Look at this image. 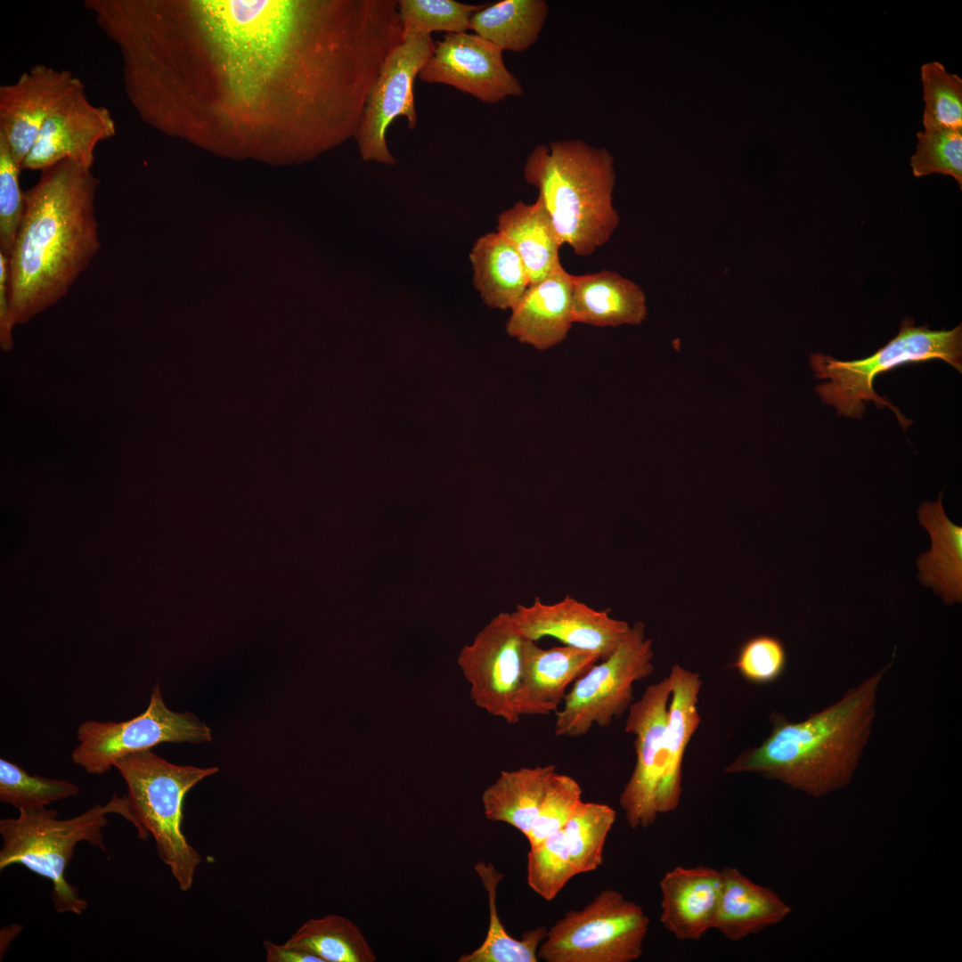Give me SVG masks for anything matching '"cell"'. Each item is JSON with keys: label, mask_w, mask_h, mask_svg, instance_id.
<instances>
[{"label": "cell", "mask_w": 962, "mask_h": 962, "mask_svg": "<svg viewBox=\"0 0 962 962\" xmlns=\"http://www.w3.org/2000/svg\"><path fill=\"white\" fill-rule=\"evenodd\" d=\"M116 132L110 111L91 103L82 83L48 116L21 170L42 171L66 159L92 168L96 146Z\"/></svg>", "instance_id": "cell-15"}, {"label": "cell", "mask_w": 962, "mask_h": 962, "mask_svg": "<svg viewBox=\"0 0 962 962\" xmlns=\"http://www.w3.org/2000/svg\"><path fill=\"white\" fill-rule=\"evenodd\" d=\"M920 524L932 539L931 550L917 559L918 578L931 586L947 604L962 599V527L952 523L942 504V493L934 502L918 510Z\"/></svg>", "instance_id": "cell-25"}, {"label": "cell", "mask_w": 962, "mask_h": 962, "mask_svg": "<svg viewBox=\"0 0 962 962\" xmlns=\"http://www.w3.org/2000/svg\"><path fill=\"white\" fill-rule=\"evenodd\" d=\"M648 926L649 918L640 905L616 890H603L581 909L567 911L547 930L538 958L632 962L642 955Z\"/></svg>", "instance_id": "cell-8"}, {"label": "cell", "mask_w": 962, "mask_h": 962, "mask_svg": "<svg viewBox=\"0 0 962 962\" xmlns=\"http://www.w3.org/2000/svg\"><path fill=\"white\" fill-rule=\"evenodd\" d=\"M435 45L431 35H416L403 38L387 53L354 137L364 161L389 166L396 164V159L387 147V129L400 116L406 118L410 129L416 126L414 81L432 55Z\"/></svg>", "instance_id": "cell-12"}, {"label": "cell", "mask_w": 962, "mask_h": 962, "mask_svg": "<svg viewBox=\"0 0 962 962\" xmlns=\"http://www.w3.org/2000/svg\"><path fill=\"white\" fill-rule=\"evenodd\" d=\"M263 945L267 962H323L317 956L286 942L278 944L265 940Z\"/></svg>", "instance_id": "cell-41"}, {"label": "cell", "mask_w": 962, "mask_h": 962, "mask_svg": "<svg viewBox=\"0 0 962 962\" xmlns=\"http://www.w3.org/2000/svg\"><path fill=\"white\" fill-rule=\"evenodd\" d=\"M361 30L340 0L174 1L155 81L175 136L200 146L326 151L368 78Z\"/></svg>", "instance_id": "cell-1"}, {"label": "cell", "mask_w": 962, "mask_h": 962, "mask_svg": "<svg viewBox=\"0 0 962 962\" xmlns=\"http://www.w3.org/2000/svg\"><path fill=\"white\" fill-rule=\"evenodd\" d=\"M671 697L669 676L647 687L632 703L625 731L634 736L636 762L619 804L632 828H646L660 816L658 801L664 774V732Z\"/></svg>", "instance_id": "cell-13"}, {"label": "cell", "mask_w": 962, "mask_h": 962, "mask_svg": "<svg viewBox=\"0 0 962 962\" xmlns=\"http://www.w3.org/2000/svg\"><path fill=\"white\" fill-rule=\"evenodd\" d=\"M525 640L510 613L501 612L477 634L471 644L461 648L458 657L475 705L510 724L521 717Z\"/></svg>", "instance_id": "cell-11"}, {"label": "cell", "mask_w": 962, "mask_h": 962, "mask_svg": "<svg viewBox=\"0 0 962 962\" xmlns=\"http://www.w3.org/2000/svg\"><path fill=\"white\" fill-rule=\"evenodd\" d=\"M20 165L0 135V252L9 257L24 214Z\"/></svg>", "instance_id": "cell-38"}, {"label": "cell", "mask_w": 962, "mask_h": 962, "mask_svg": "<svg viewBox=\"0 0 962 962\" xmlns=\"http://www.w3.org/2000/svg\"><path fill=\"white\" fill-rule=\"evenodd\" d=\"M572 312L574 322L617 327L640 324L647 318L648 307L639 285L616 272L603 270L573 275Z\"/></svg>", "instance_id": "cell-22"}, {"label": "cell", "mask_w": 962, "mask_h": 962, "mask_svg": "<svg viewBox=\"0 0 962 962\" xmlns=\"http://www.w3.org/2000/svg\"><path fill=\"white\" fill-rule=\"evenodd\" d=\"M13 325L9 296L8 257L0 252V336L4 348L11 346Z\"/></svg>", "instance_id": "cell-40"}, {"label": "cell", "mask_w": 962, "mask_h": 962, "mask_svg": "<svg viewBox=\"0 0 962 962\" xmlns=\"http://www.w3.org/2000/svg\"><path fill=\"white\" fill-rule=\"evenodd\" d=\"M524 177L539 190L561 244L575 254H592L617 228L613 159L607 150L580 139L539 144L526 160Z\"/></svg>", "instance_id": "cell-4"}, {"label": "cell", "mask_w": 962, "mask_h": 962, "mask_svg": "<svg viewBox=\"0 0 962 962\" xmlns=\"http://www.w3.org/2000/svg\"><path fill=\"white\" fill-rule=\"evenodd\" d=\"M722 887L713 929L737 942L780 923L791 908L771 889L734 867L722 869Z\"/></svg>", "instance_id": "cell-23"}, {"label": "cell", "mask_w": 962, "mask_h": 962, "mask_svg": "<svg viewBox=\"0 0 962 962\" xmlns=\"http://www.w3.org/2000/svg\"><path fill=\"white\" fill-rule=\"evenodd\" d=\"M19 812L17 818L0 820V869L13 864L26 867L52 882L51 897L56 911L82 914L87 901L66 880V869L81 842L107 852L102 830L108 824V814L117 813L135 826L126 795H113L106 804H97L66 819H59L56 811L46 808Z\"/></svg>", "instance_id": "cell-5"}, {"label": "cell", "mask_w": 962, "mask_h": 962, "mask_svg": "<svg viewBox=\"0 0 962 962\" xmlns=\"http://www.w3.org/2000/svg\"><path fill=\"white\" fill-rule=\"evenodd\" d=\"M925 130L962 129V79L938 61L920 68Z\"/></svg>", "instance_id": "cell-34"}, {"label": "cell", "mask_w": 962, "mask_h": 962, "mask_svg": "<svg viewBox=\"0 0 962 962\" xmlns=\"http://www.w3.org/2000/svg\"><path fill=\"white\" fill-rule=\"evenodd\" d=\"M653 643L645 624L636 622L617 648L576 679L556 712L558 737L585 736L596 724L607 727L622 716L633 700V684L654 671Z\"/></svg>", "instance_id": "cell-9"}, {"label": "cell", "mask_w": 962, "mask_h": 962, "mask_svg": "<svg viewBox=\"0 0 962 962\" xmlns=\"http://www.w3.org/2000/svg\"><path fill=\"white\" fill-rule=\"evenodd\" d=\"M599 660L589 651L567 645L545 649L536 641L526 639L519 697L521 716L556 712L567 686Z\"/></svg>", "instance_id": "cell-20"}, {"label": "cell", "mask_w": 962, "mask_h": 962, "mask_svg": "<svg viewBox=\"0 0 962 962\" xmlns=\"http://www.w3.org/2000/svg\"><path fill=\"white\" fill-rule=\"evenodd\" d=\"M556 772L553 764L501 770L482 794L485 818L507 823L526 836Z\"/></svg>", "instance_id": "cell-27"}, {"label": "cell", "mask_w": 962, "mask_h": 962, "mask_svg": "<svg viewBox=\"0 0 962 962\" xmlns=\"http://www.w3.org/2000/svg\"><path fill=\"white\" fill-rule=\"evenodd\" d=\"M576 875L578 874L572 863L562 829L530 846L527 853L526 882L543 900H554L567 882Z\"/></svg>", "instance_id": "cell-35"}, {"label": "cell", "mask_w": 962, "mask_h": 962, "mask_svg": "<svg viewBox=\"0 0 962 962\" xmlns=\"http://www.w3.org/2000/svg\"><path fill=\"white\" fill-rule=\"evenodd\" d=\"M510 615L526 639L537 641L553 637L600 660L617 648L631 628L625 621L611 617L607 610H596L568 594L552 604L535 597L528 606L518 605Z\"/></svg>", "instance_id": "cell-16"}, {"label": "cell", "mask_w": 962, "mask_h": 962, "mask_svg": "<svg viewBox=\"0 0 962 962\" xmlns=\"http://www.w3.org/2000/svg\"><path fill=\"white\" fill-rule=\"evenodd\" d=\"M502 50L475 33L445 34L419 77L444 84L481 102L494 104L523 95L519 80L506 68Z\"/></svg>", "instance_id": "cell-14"}, {"label": "cell", "mask_w": 962, "mask_h": 962, "mask_svg": "<svg viewBox=\"0 0 962 962\" xmlns=\"http://www.w3.org/2000/svg\"><path fill=\"white\" fill-rule=\"evenodd\" d=\"M891 664L804 721L774 716L770 734L724 771L756 773L816 797L844 787L859 762L875 715L876 692Z\"/></svg>", "instance_id": "cell-3"}, {"label": "cell", "mask_w": 962, "mask_h": 962, "mask_svg": "<svg viewBox=\"0 0 962 962\" xmlns=\"http://www.w3.org/2000/svg\"><path fill=\"white\" fill-rule=\"evenodd\" d=\"M660 921L680 941L701 939L713 929L722 887V870L706 867H675L659 883Z\"/></svg>", "instance_id": "cell-18"}, {"label": "cell", "mask_w": 962, "mask_h": 962, "mask_svg": "<svg viewBox=\"0 0 962 962\" xmlns=\"http://www.w3.org/2000/svg\"><path fill=\"white\" fill-rule=\"evenodd\" d=\"M286 943L305 950L323 962H375L377 956L360 927L339 915L311 918Z\"/></svg>", "instance_id": "cell-30"}, {"label": "cell", "mask_w": 962, "mask_h": 962, "mask_svg": "<svg viewBox=\"0 0 962 962\" xmlns=\"http://www.w3.org/2000/svg\"><path fill=\"white\" fill-rule=\"evenodd\" d=\"M941 359L961 372L962 326L950 330H933L927 326H915L914 320H902L898 335L872 355L860 360L840 361L816 353L811 355L812 371L818 379H828L815 387L822 402L835 406L837 413L859 419L865 404L889 407L905 429L909 420L874 389L875 379L881 373L908 363Z\"/></svg>", "instance_id": "cell-7"}, {"label": "cell", "mask_w": 962, "mask_h": 962, "mask_svg": "<svg viewBox=\"0 0 962 962\" xmlns=\"http://www.w3.org/2000/svg\"><path fill=\"white\" fill-rule=\"evenodd\" d=\"M473 284L492 308L514 310L530 285L515 247L498 232L480 236L469 252Z\"/></svg>", "instance_id": "cell-24"}, {"label": "cell", "mask_w": 962, "mask_h": 962, "mask_svg": "<svg viewBox=\"0 0 962 962\" xmlns=\"http://www.w3.org/2000/svg\"><path fill=\"white\" fill-rule=\"evenodd\" d=\"M544 0H503L475 12L469 29L501 50L523 52L537 40L547 19Z\"/></svg>", "instance_id": "cell-28"}, {"label": "cell", "mask_w": 962, "mask_h": 962, "mask_svg": "<svg viewBox=\"0 0 962 962\" xmlns=\"http://www.w3.org/2000/svg\"><path fill=\"white\" fill-rule=\"evenodd\" d=\"M616 819L607 804L583 802L562 828L577 874L597 869L603 862L607 837Z\"/></svg>", "instance_id": "cell-31"}, {"label": "cell", "mask_w": 962, "mask_h": 962, "mask_svg": "<svg viewBox=\"0 0 962 962\" xmlns=\"http://www.w3.org/2000/svg\"><path fill=\"white\" fill-rule=\"evenodd\" d=\"M79 744L72 762L89 774L102 775L129 754L162 743L200 744L212 739L210 729L191 713H177L164 703L156 685L146 710L124 722H84L77 730Z\"/></svg>", "instance_id": "cell-10"}, {"label": "cell", "mask_w": 962, "mask_h": 962, "mask_svg": "<svg viewBox=\"0 0 962 962\" xmlns=\"http://www.w3.org/2000/svg\"><path fill=\"white\" fill-rule=\"evenodd\" d=\"M497 221V232L520 255L530 285L545 280L560 264L558 249L562 244L540 197L533 204L517 202L501 213Z\"/></svg>", "instance_id": "cell-26"}, {"label": "cell", "mask_w": 962, "mask_h": 962, "mask_svg": "<svg viewBox=\"0 0 962 962\" xmlns=\"http://www.w3.org/2000/svg\"><path fill=\"white\" fill-rule=\"evenodd\" d=\"M114 767L126 784V797L138 837L152 836L158 855L179 889L189 891L201 856L183 832V801L194 786L218 768L176 765L151 749L123 756Z\"/></svg>", "instance_id": "cell-6"}, {"label": "cell", "mask_w": 962, "mask_h": 962, "mask_svg": "<svg viewBox=\"0 0 962 962\" xmlns=\"http://www.w3.org/2000/svg\"><path fill=\"white\" fill-rule=\"evenodd\" d=\"M82 83L69 70L37 64L0 86V135L20 167L48 116Z\"/></svg>", "instance_id": "cell-17"}, {"label": "cell", "mask_w": 962, "mask_h": 962, "mask_svg": "<svg viewBox=\"0 0 962 962\" xmlns=\"http://www.w3.org/2000/svg\"><path fill=\"white\" fill-rule=\"evenodd\" d=\"M573 275L559 264L542 281L530 285L506 323L507 333L538 350L562 342L574 323Z\"/></svg>", "instance_id": "cell-19"}, {"label": "cell", "mask_w": 962, "mask_h": 962, "mask_svg": "<svg viewBox=\"0 0 962 962\" xmlns=\"http://www.w3.org/2000/svg\"><path fill=\"white\" fill-rule=\"evenodd\" d=\"M582 788L570 776H553L531 831L526 836L533 846L563 828L582 801Z\"/></svg>", "instance_id": "cell-37"}, {"label": "cell", "mask_w": 962, "mask_h": 962, "mask_svg": "<svg viewBox=\"0 0 962 962\" xmlns=\"http://www.w3.org/2000/svg\"><path fill=\"white\" fill-rule=\"evenodd\" d=\"M77 794L78 787L68 780L30 775L20 765L0 759V801L19 811L45 809Z\"/></svg>", "instance_id": "cell-32"}, {"label": "cell", "mask_w": 962, "mask_h": 962, "mask_svg": "<svg viewBox=\"0 0 962 962\" xmlns=\"http://www.w3.org/2000/svg\"><path fill=\"white\" fill-rule=\"evenodd\" d=\"M910 166L916 177L939 173L962 187V129L925 130L917 134Z\"/></svg>", "instance_id": "cell-36"}, {"label": "cell", "mask_w": 962, "mask_h": 962, "mask_svg": "<svg viewBox=\"0 0 962 962\" xmlns=\"http://www.w3.org/2000/svg\"><path fill=\"white\" fill-rule=\"evenodd\" d=\"M98 185L91 168L66 159L42 170L24 192V214L8 257L14 325L63 298L97 254Z\"/></svg>", "instance_id": "cell-2"}, {"label": "cell", "mask_w": 962, "mask_h": 962, "mask_svg": "<svg viewBox=\"0 0 962 962\" xmlns=\"http://www.w3.org/2000/svg\"><path fill=\"white\" fill-rule=\"evenodd\" d=\"M485 5L453 0H398L403 38L436 31L466 32L472 15Z\"/></svg>", "instance_id": "cell-33"}, {"label": "cell", "mask_w": 962, "mask_h": 962, "mask_svg": "<svg viewBox=\"0 0 962 962\" xmlns=\"http://www.w3.org/2000/svg\"><path fill=\"white\" fill-rule=\"evenodd\" d=\"M475 871L478 875L488 897L489 925L484 942L471 952L461 955L458 962H537L538 949L545 939L544 926L527 930L520 939L510 935L504 928L497 910V888L504 877L493 863L477 862Z\"/></svg>", "instance_id": "cell-29"}, {"label": "cell", "mask_w": 962, "mask_h": 962, "mask_svg": "<svg viewBox=\"0 0 962 962\" xmlns=\"http://www.w3.org/2000/svg\"><path fill=\"white\" fill-rule=\"evenodd\" d=\"M786 663L787 653L779 639L757 635L742 646L734 665L747 681L763 684L777 680Z\"/></svg>", "instance_id": "cell-39"}, {"label": "cell", "mask_w": 962, "mask_h": 962, "mask_svg": "<svg viewBox=\"0 0 962 962\" xmlns=\"http://www.w3.org/2000/svg\"><path fill=\"white\" fill-rule=\"evenodd\" d=\"M669 678L671 702L664 732V774L658 801L660 815L672 812L680 805L683 757L700 724L697 710L702 687L700 674L675 664Z\"/></svg>", "instance_id": "cell-21"}]
</instances>
